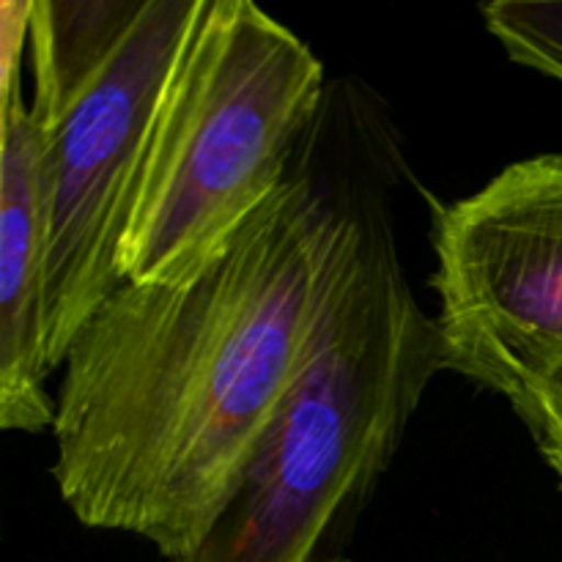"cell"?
I'll return each instance as SVG.
<instances>
[{
    "instance_id": "obj_3",
    "label": "cell",
    "mask_w": 562,
    "mask_h": 562,
    "mask_svg": "<svg viewBox=\"0 0 562 562\" xmlns=\"http://www.w3.org/2000/svg\"><path fill=\"white\" fill-rule=\"evenodd\" d=\"M322 58L252 0H203L165 86L119 250L130 285L176 283L285 184L329 93Z\"/></svg>"
},
{
    "instance_id": "obj_8",
    "label": "cell",
    "mask_w": 562,
    "mask_h": 562,
    "mask_svg": "<svg viewBox=\"0 0 562 562\" xmlns=\"http://www.w3.org/2000/svg\"><path fill=\"white\" fill-rule=\"evenodd\" d=\"M481 16L510 60L562 82V0H494Z\"/></svg>"
},
{
    "instance_id": "obj_9",
    "label": "cell",
    "mask_w": 562,
    "mask_h": 562,
    "mask_svg": "<svg viewBox=\"0 0 562 562\" xmlns=\"http://www.w3.org/2000/svg\"><path fill=\"white\" fill-rule=\"evenodd\" d=\"M514 412L562 488V379L521 398Z\"/></svg>"
},
{
    "instance_id": "obj_4",
    "label": "cell",
    "mask_w": 562,
    "mask_h": 562,
    "mask_svg": "<svg viewBox=\"0 0 562 562\" xmlns=\"http://www.w3.org/2000/svg\"><path fill=\"white\" fill-rule=\"evenodd\" d=\"M201 11L203 0H143L124 38L66 108L36 121L49 371L64 366L82 327L124 285L119 250L148 137Z\"/></svg>"
},
{
    "instance_id": "obj_5",
    "label": "cell",
    "mask_w": 562,
    "mask_h": 562,
    "mask_svg": "<svg viewBox=\"0 0 562 562\" xmlns=\"http://www.w3.org/2000/svg\"><path fill=\"white\" fill-rule=\"evenodd\" d=\"M445 371L510 406L562 379V154L519 159L434 212Z\"/></svg>"
},
{
    "instance_id": "obj_2",
    "label": "cell",
    "mask_w": 562,
    "mask_h": 562,
    "mask_svg": "<svg viewBox=\"0 0 562 562\" xmlns=\"http://www.w3.org/2000/svg\"><path fill=\"white\" fill-rule=\"evenodd\" d=\"M395 184L368 203L344 283L250 470L209 536L173 562H351L357 521L445 371L437 318L401 261Z\"/></svg>"
},
{
    "instance_id": "obj_7",
    "label": "cell",
    "mask_w": 562,
    "mask_h": 562,
    "mask_svg": "<svg viewBox=\"0 0 562 562\" xmlns=\"http://www.w3.org/2000/svg\"><path fill=\"white\" fill-rule=\"evenodd\" d=\"M143 0L27 3L25 38L31 44L33 102L38 124L55 119L82 82L124 38Z\"/></svg>"
},
{
    "instance_id": "obj_1",
    "label": "cell",
    "mask_w": 562,
    "mask_h": 562,
    "mask_svg": "<svg viewBox=\"0 0 562 562\" xmlns=\"http://www.w3.org/2000/svg\"><path fill=\"white\" fill-rule=\"evenodd\" d=\"M387 108L329 82L289 179L203 267L124 283L55 393L58 497L88 530L190 554L250 470L346 278L371 198L404 173Z\"/></svg>"
},
{
    "instance_id": "obj_6",
    "label": "cell",
    "mask_w": 562,
    "mask_h": 562,
    "mask_svg": "<svg viewBox=\"0 0 562 562\" xmlns=\"http://www.w3.org/2000/svg\"><path fill=\"white\" fill-rule=\"evenodd\" d=\"M44 355L42 137L5 60L0 148V428L53 431L55 395Z\"/></svg>"
}]
</instances>
